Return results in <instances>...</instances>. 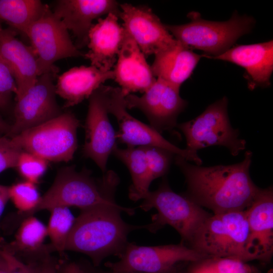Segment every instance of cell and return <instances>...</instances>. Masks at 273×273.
Instances as JSON below:
<instances>
[{
  "label": "cell",
  "mask_w": 273,
  "mask_h": 273,
  "mask_svg": "<svg viewBox=\"0 0 273 273\" xmlns=\"http://www.w3.org/2000/svg\"><path fill=\"white\" fill-rule=\"evenodd\" d=\"M175 156L187 184L184 195L212 214L245 210L260 189L250 175V151L245 152L239 163L210 167L192 165L182 157Z\"/></svg>",
  "instance_id": "cell-1"
},
{
  "label": "cell",
  "mask_w": 273,
  "mask_h": 273,
  "mask_svg": "<svg viewBox=\"0 0 273 273\" xmlns=\"http://www.w3.org/2000/svg\"><path fill=\"white\" fill-rule=\"evenodd\" d=\"M124 212L129 215L134 209L124 207L116 202L81 209L75 218L69 235L66 250L88 256L95 266L111 255L119 256L127 243V236L144 226L131 225L121 217Z\"/></svg>",
  "instance_id": "cell-2"
},
{
  "label": "cell",
  "mask_w": 273,
  "mask_h": 273,
  "mask_svg": "<svg viewBox=\"0 0 273 273\" xmlns=\"http://www.w3.org/2000/svg\"><path fill=\"white\" fill-rule=\"evenodd\" d=\"M119 183L118 175L112 170L96 180L86 169L78 171L75 166L64 167L59 170L30 215L40 210L50 211L56 207H76L81 210L115 202L114 194Z\"/></svg>",
  "instance_id": "cell-3"
},
{
  "label": "cell",
  "mask_w": 273,
  "mask_h": 273,
  "mask_svg": "<svg viewBox=\"0 0 273 273\" xmlns=\"http://www.w3.org/2000/svg\"><path fill=\"white\" fill-rule=\"evenodd\" d=\"M188 17L190 21L187 23L165 26L176 40L192 50L203 51V57L207 58L229 50L239 38L249 33L255 24L253 17L240 16L236 11L229 20L222 22L204 20L196 12Z\"/></svg>",
  "instance_id": "cell-4"
},
{
  "label": "cell",
  "mask_w": 273,
  "mask_h": 273,
  "mask_svg": "<svg viewBox=\"0 0 273 273\" xmlns=\"http://www.w3.org/2000/svg\"><path fill=\"white\" fill-rule=\"evenodd\" d=\"M248 225L245 210L212 214L187 244L209 257L254 260L246 249Z\"/></svg>",
  "instance_id": "cell-5"
},
{
  "label": "cell",
  "mask_w": 273,
  "mask_h": 273,
  "mask_svg": "<svg viewBox=\"0 0 273 273\" xmlns=\"http://www.w3.org/2000/svg\"><path fill=\"white\" fill-rule=\"evenodd\" d=\"M140 207L145 211L152 208L157 213L152 216V222L144 229L155 232L169 225L180 236L183 243L187 244L203 223L212 214L192 200L173 192L166 180L155 191H149L143 198Z\"/></svg>",
  "instance_id": "cell-6"
},
{
  "label": "cell",
  "mask_w": 273,
  "mask_h": 273,
  "mask_svg": "<svg viewBox=\"0 0 273 273\" xmlns=\"http://www.w3.org/2000/svg\"><path fill=\"white\" fill-rule=\"evenodd\" d=\"M80 121L70 112L11 138L22 151L52 162H68L77 148V129Z\"/></svg>",
  "instance_id": "cell-7"
},
{
  "label": "cell",
  "mask_w": 273,
  "mask_h": 273,
  "mask_svg": "<svg viewBox=\"0 0 273 273\" xmlns=\"http://www.w3.org/2000/svg\"><path fill=\"white\" fill-rule=\"evenodd\" d=\"M228 104L224 96L209 105L194 119L177 124L185 136L186 149L197 152L209 146H223L236 156L245 149L246 141L239 138V130L230 123Z\"/></svg>",
  "instance_id": "cell-8"
},
{
  "label": "cell",
  "mask_w": 273,
  "mask_h": 273,
  "mask_svg": "<svg viewBox=\"0 0 273 273\" xmlns=\"http://www.w3.org/2000/svg\"><path fill=\"white\" fill-rule=\"evenodd\" d=\"M116 262L105 264L116 273H164L178 270L179 264L207 257L184 243L155 246L128 243Z\"/></svg>",
  "instance_id": "cell-9"
},
{
  "label": "cell",
  "mask_w": 273,
  "mask_h": 273,
  "mask_svg": "<svg viewBox=\"0 0 273 273\" xmlns=\"http://www.w3.org/2000/svg\"><path fill=\"white\" fill-rule=\"evenodd\" d=\"M25 34L36 56L39 76L50 72L58 73V68L54 65L58 60L84 54L72 42L68 30L47 4Z\"/></svg>",
  "instance_id": "cell-10"
},
{
  "label": "cell",
  "mask_w": 273,
  "mask_h": 273,
  "mask_svg": "<svg viewBox=\"0 0 273 273\" xmlns=\"http://www.w3.org/2000/svg\"><path fill=\"white\" fill-rule=\"evenodd\" d=\"M108 110L117 119L119 129L116 132L118 141L127 147L152 146L167 150L175 155L182 157L197 165L202 164L197 152L180 149L166 140L153 128L135 119L127 111L125 96L120 87L109 86Z\"/></svg>",
  "instance_id": "cell-11"
},
{
  "label": "cell",
  "mask_w": 273,
  "mask_h": 273,
  "mask_svg": "<svg viewBox=\"0 0 273 273\" xmlns=\"http://www.w3.org/2000/svg\"><path fill=\"white\" fill-rule=\"evenodd\" d=\"M57 72L42 74L35 83L16 100L14 122L6 136L12 138L60 115L54 80Z\"/></svg>",
  "instance_id": "cell-12"
},
{
  "label": "cell",
  "mask_w": 273,
  "mask_h": 273,
  "mask_svg": "<svg viewBox=\"0 0 273 273\" xmlns=\"http://www.w3.org/2000/svg\"><path fill=\"white\" fill-rule=\"evenodd\" d=\"M109 86L102 85L88 98L82 152L105 172L110 155L117 147L116 132L108 117Z\"/></svg>",
  "instance_id": "cell-13"
},
{
  "label": "cell",
  "mask_w": 273,
  "mask_h": 273,
  "mask_svg": "<svg viewBox=\"0 0 273 273\" xmlns=\"http://www.w3.org/2000/svg\"><path fill=\"white\" fill-rule=\"evenodd\" d=\"M125 103L127 109L142 111L150 126L160 133L173 131L178 116L188 104L180 97L179 88L159 79L141 97L132 94L126 96Z\"/></svg>",
  "instance_id": "cell-14"
},
{
  "label": "cell",
  "mask_w": 273,
  "mask_h": 273,
  "mask_svg": "<svg viewBox=\"0 0 273 273\" xmlns=\"http://www.w3.org/2000/svg\"><path fill=\"white\" fill-rule=\"evenodd\" d=\"M119 9L122 26L145 56L155 55L177 42L149 7L124 3L119 5Z\"/></svg>",
  "instance_id": "cell-15"
},
{
  "label": "cell",
  "mask_w": 273,
  "mask_h": 273,
  "mask_svg": "<svg viewBox=\"0 0 273 273\" xmlns=\"http://www.w3.org/2000/svg\"><path fill=\"white\" fill-rule=\"evenodd\" d=\"M248 225L246 249L254 260L269 263L273 255V189L260 188L245 210Z\"/></svg>",
  "instance_id": "cell-16"
},
{
  "label": "cell",
  "mask_w": 273,
  "mask_h": 273,
  "mask_svg": "<svg viewBox=\"0 0 273 273\" xmlns=\"http://www.w3.org/2000/svg\"><path fill=\"white\" fill-rule=\"evenodd\" d=\"M52 11L72 32L78 49L87 45L95 20L110 13L119 17L120 14L119 5L113 0H59Z\"/></svg>",
  "instance_id": "cell-17"
},
{
  "label": "cell",
  "mask_w": 273,
  "mask_h": 273,
  "mask_svg": "<svg viewBox=\"0 0 273 273\" xmlns=\"http://www.w3.org/2000/svg\"><path fill=\"white\" fill-rule=\"evenodd\" d=\"M228 61L244 68V77L248 87L270 85L273 71V41L272 40L258 43L234 46L224 53L209 58Z\"/></svg>",
  "instance_id": "cell-18"
},
{
  "label": "cell",
  "mask_w": 273,
  "mask_h": 273,
  "mask_svg": "<svg viewBox=\"0 0 273 273\" xmlns=\"http://www.w3.org/2000/svg\"><path fill=\"white\" fill-rule=\"evenodd\" d=\"M145 57L126 31L113 70L114 79L125 97L132 93H144L156 81Z\"/></svg>",
  "instance_id": "cell-19"
},
{
  "label": "cell",
  "mask_w": 273,
  "mask_h": 273,
  "mask_svg": "<svg viewBox=\"0 0 273 273\" xmlns=\"http://www.w3.org/2000/svg\"><path fill=\"white\" fill-rule=\"evenodd\" d=\"M17 32L0 25V56L10 68L16 81V100L22 97L39 76L36 56L31 46L16 37Z\"/></svg>",
  "instance_id": "cell-20"
},
{
  "label": "cell",
  "mask_w": 273,
  "mask_h": 273,
  "mask_svg": "<svg viewBox=\"0 0 273 273\" xmlns=\"http://www.w3.org/2000/svg\"><path fill=\"white\" fill-rule=\"evenodd\" d=\"M118 18L110 13L92 25L87 45L89 51L83 55L91 65L106 71L114 67L126 33Z\"/></svg>",
  "instance_id": "cell-21"
},
{
  "label": "cell",
  "mask_w": 273,
  "mask_h": 273,
  "mask_svg": "<svg viewBox=\"0 0 273 273\" xmlns=\"http://www.w3.org/2000/svg\"><path fill=\"white\" fill-rule=\"evenodd\" d=\"M113 70L106 71L90 65L74 67L60 75L56 93L65 100V108L88 99L106 81L114 79Z\"/></svg>",
  "instance_id": "cell-22"
},
{
  "label": "cell",
  "mask_w": 273,
  "mask_h": 273,
  "mask_svg": "<svg viewBox=\"0 0 273 273\" xmlns=\"http://www.w3.org/2000/svg\"><path fill=\"white\" fill-rule=\"evenodd\" d=\"M154 55L151 66L154 76L179 89L204 57L203 54L195 53L177 40Z\"/></svg>",
  "instance_id": "cell-23"
},
{
  "label": "cell",
  "mask_w": 273,
  "mask_h": 273,
  "mask_svg": "<svg viewBox=\"0 0 273 273\" xmlns=\"http://www.w3.org/2000/svg\"><path fill=\"white\" fill-rule=\"evenodd\" d=\"M47 226L33 215L21 221L15 240L5 247L13 254L20 253L30 260H40L54 251L50 244L44 245Z\"/></svg>",
  "instance_id": "cell-24"
},
{
  "label": "cell",
  "mask_w": 273,
  "mask_h": 273,
  "mask_svg": "<svg viewBox=\"0 0 273 273\" xmlns=\"http://www.w3.org/2000/svg\"><path fill=\"white\" fill-rule=\"evenodd\" d=\"M112 153L127 166L131 174L129 198L133 201L143 199L150 191L149 187L153 180L142 147L125 149L116 147Z\"/></svg>",
  "instance_id": "cell-25"
},
{
  "label": "cell",
  "mask_w": 273,
  "mask_h": 273,
  "mask_svg": "<svg viewBox=\"0 0 273 273\" xmlns=\"http://www.w3.org/2000/svg\"><path fill=\"white\" fill-rule=\"evenodd\" d=\"M46 5L39 0H0V20L25 34L40 16Z\"/></svg>",
  "instance_id": "cell-26"
},
{
  "label": "cell",
  "mask_w": 273,
  "mask_h": 273,
  "mask_svg": "<svg viewBox=\"0 0 273 273\" xmlns=\"http://www.w3.org/2000/svg\"><path fill=\"white\" fill-rule=\"evenodd\" d=\"M47 228L48 236L54 251L62 254L66 251L67 240L75 218L69 208L56 207L50 211Z\"/></svg>",
  "instance_id": "cell-27"
},
{
  "label": "cell",
  "mask_w": 273,
  "mask_h": 273,
  "mask_svg": "<svg viewBox=\"0 0 273 273\" xmlns=\"http://www.w3.org/2000/svg\"><path fill=\"white\" fill-rule=\"evenodd\" d=\"M190 263L185 273H252L257 268L237 259L209 256Z\"/></svg>",
  "instance_id": "cell-28"
},
{
  "label": "cell",
  "mask_w": 273,
  "mask_h": 273,
  "mask_svg": "<svg viewBox=\"0 0 273 273\" xmlns=\"http://www.w3.org/2000/svg\"><path fill=\"white\" fill-rule=\"evenodd\" d=\"M9 196L18 210L21 221L30 215L41 198L35 184L26 180L9 186Z\"/></svg>",
  "instance_id": "cell-29"
},
{
  "label": "cell",
  "mask_w": 273,
  "mask_h": 273,
  "mask_svg": "<svg viewBox=\"0 0 273 273\" xmlns=\"http://www.w3.org/2000/svg\"><path fill=\"white\" fill-rule=\"evenodd\" d=\"M48 162L31 153L22 151L16 168L25 179L36 184L46 171Z\"/></svg>",
  "instance_id": "cell-30"
},
{
  "label": "cell",
  "mask_w": 273,
  "mask_h": 273,
  "mask_svg": "<svg viewBox=\"0 0 273 273\" xmlns=\"http://www.w3.org/2000/svg\"><path fill=\"white\" fill-rule=\"evenodd\" d=\"M142 148L152 180L165 175L175 155L167 150L158 147L143 146Z\"/></svg>",
  "instance_id": "cell-31"
},
{
  "label": "cell",
  "mask_w": 273,
  "mask_h": 273,
  "mask_svg": "<svg viewBox=\"0 0 273 273\" xmlns=\"http://www.w3.org/2000/svg\"><path fill=\"white\" fill-rule=\"evenodd\" d=\"M22 152L11 138L0 135V173L8 169L16 168Z\"/></svg>",
  "instance_id": "cell-32"
},
{
  "label": "cell",
  "mask_w": 273,
  "mask_h": 273,
  "mask_svg": "<svg viewBox=\"0 0 273 273\" xmlns=\"http://www.w3.org/2000/svg\"><path fill=\"white\" fill-rule=\"evenodd\" d=\"M17 87L15 78L8 65L0 56V95L9 99L16 94Z\"/></svg>",
  "instance_id": "cell-33"
},
{
  "label": "cell",
  "mask_w": 273,
  "mask_h": 273,
  "mask_svg": "<svg viewBox=\"0 0 273 273\" xmlns=\"http://www.w3.org/2000/svg\"><path fill=\"white\" fill-rule=\"evenodd\" d=\"M10 264V273H39L40 260L23 262L6 247Z\"/></svg>",
  "instance_id": "cell-34"
},
{
  "label": "cell",
  "mask_w": 273,
  "mask_h": 273,
  "mask_svg": "<svg viewBox=\"0 0 273 273\" xmlns=\"http://www.w3.org/2000/svg\"><path fill=\"white\" fill-rule=\"evenodd\" d=\"M57 266L55 260L49 254L40 261L39 273H58Z\"/></svg>",
  "instance_id": "cell-35"
},
{
  "label": "cell",
  "mask_w": 273,
  "mask_h": 273,
  "mask_svg": "<svg viewBox=\"0 0 273 273\" xmlns=\"http://www.w3.org/2000/svg\"><path fill=\"white\" fill-rule=\"evenodd\" d=\"M10 264L7 251L3 245H0V273H10Z\"/></svg>",
  "instance_id": "cell-36"
},
{
  "label": "cell",
  "mask_w": 273,
  "mask_h": 273,
  "mask_svg": "<svg viewBox=\"0 0 273 273\" xmlns=\"http://www.w3.org/2000/svg\"><path fill=\"white\" fill-rule=\"evenodd\" d=\"M9 200V186L0 185V218Z\"/></svg>",
  "instance_id": "cell-37"
},
{
  "label": "cell",
  "mask_w": 273,
  "mask_h": 273,
  "mask_svg": "<svg viewBox=\"0 0 273 273\" xmlns=\"http://www.w3.org/2000/svg\"><path fill=\"white\" fill-rule=\"evenodd\" d=\"M11 124H9L0 116V135H6L10 131Z\"/></svg>",
  "instance_id": "cell-38"
},
{
  "label": "cell",
  "mask_w": 273,
  "mask_h": 273,
  "mask_svg": "<svg viewBox=\"0 0 273 273\" xmlns=\"http://www.w3.org/2000/svg\"><path fill=\"white\" fill-rule=\"evenodd\" d=\"M8 99L0 95V109H3L8 106L9 103Z\"/></svg>",
  "instance_id": "cell-39"
},
{
  "label": "cell",
  "mask_w": 273,
  "mask_h": 273,
  "mask_svg": "<svg viewBox=\"0 0 273 273\" xmlns=\"http://www.w3.org/2000/svg\"><path fill=\"white\" fill-rule=\"evenodd\" d=\"M92 273H116L114 271L110 270L109 271H104L102 270H96L93 269ZM164 273H179L178 270H174L170 272H164Z\"/></svg>",
  "instance_id": "cell-40"
},
{
  "label": "cell",
  "mask_w": 273,
  "mask_h": 273,
  "mask_svg": "<svg viewBox=\"0 0 273 273\" xmlns=\"http://www.w3.org/2000/svg\"><path fill=\"white\" fill-rule=\"evenodd\" d=\"M252 273H262L260 270H259L257 268H256ZM267 273H273L272 269H270Z\"/></svg>",
  "instance_id": "cell-41"
},
{
  "label": "cell",
  "mask_w": 273,
  "mask_h": 273,
  "mask_svg": "<svg viewBox=\"0 0 273 273\" xmlns=\"http://www.w3.org/2000/svg\"><path fill=\"white\" fill-rule=\"evenodd\" d=\"M2 21L0 20V25H2Z\"/></svg>",
  "instance_id": "cell-42"
}]
</instances>
